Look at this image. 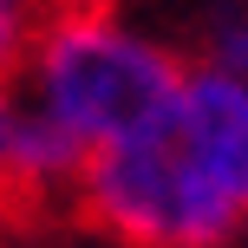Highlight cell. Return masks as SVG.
Returning <instances> with one entry per match:
<instances>
[{
  "mask_svg": "<svg viewBox=\"0 0 248 248\" xmlns=\"http://www.w3.org/2000/svg\"><path fill=\"white\" fill-rule=\"evenodd\" d=\"M65 209L124 248H229L248 235V85L189 59L170 105L78 170Z\"/></svg>",
  "mask_w": 248,
  "mask_h": 248,
  "instance_id": "obj_1",
  "label": "cell"
},
{
  "mask_svg": "<svg viewBox=\"0 0 248 248\" xmlns=\"http://www.w3.org/2000/svg\"><path fill=\"white\" fill-rule=\"evenodd\" d=\"M183 72L189 52L176 39L105 7V13H46L13 85L26 111L92 163L98 150H118L124 137L144 131L183 85Z\"/></svg>",
  "mask_w": 248,
  "mask_h": 248,
  "instance_id": "obj_2",
  "label": "cell"
},
{
  "mask_svg": "<svg viewBox=\"0 0 248 248\" xmlns=\"http://www.w3.org/2000/svg\"><path fill=\"white\" fill-rule=\"evenodd\" d=\"M78 170H85V157L26 111L20 85H0V216L52 209V202L65 209Z\"/></svg>",
  "mask_w": 248,
  "mask_h": 248,
  "instance_id": "obj_3",
  "label": "cell"
},
{
  "mask_svg": "<svg viewBox=\"0 0 248 248\" xmlns=\"http://www.w3.org/2000/svg\"><path fill=\"white\" fill-rule=\"evenodd\" d=\"M39 20H46V7H39V0H0V85H13V78H20L26 52H33Z\"/></svg>",
  "mask_w": 248,
  "mask_h": 248,
  "instance_id": "obj_4",
  "label": "cell"
},
{
  "mask_svg": "<svg viewBox=\"0 0 248 248\" xmlns=\"http://www.w3.org/2000/svg\"><path fill=\"white\" fill-rule=\"evenodd\" d=\"M196 59H209V65H222V72H235L242 85H248V7H222L209 20V33H202V52Z\"/></svg>",
  "mask_w": 248,
  "mask_h": 248,
  "instance_id": "obj_5",
  "label": "cell"
},
{
  "mask_svg": "<svg viewBox=\"0 0 248 248\" xmlns=\"http://www.w3.org/2000/svg\"><path fill=\"white\" fill-rule=\"evenodd\" d=\"M46 13H105V7H118V0H39Z\"/></svg>",
  "mask_w": 248,
  "mask_h": 248,
  "instance_id": "obj_6",
  "label": "cell"
},
{
  "mask_svg": "<svg viewBox=\"0 0 248 248\" xmlns=\"http://www.w3.org/2000/svg\"><path fill=\"white\" fill-rule=\"evenodd\" d=\"M222 7H248V0H222Z\"/></svg>",
  "mask_w": 248,
  "mask_h": 248,
  "instance_id": "obj_7",
  "label": "cell"
},
{
  "mask_svg": "<svg viewBox=\"0 0 248 248\" xmlns=\"http://www.w3.org/2000/svg\"><path fill=\"white\" fill-rule=\"evenodd\" d=\"M0 248H7V242H0Z\"/></svg>",
  "mask_w": 248,
  "mask_h": 248,
  "instance_id": "obj_8",
  "label": "cell"
}]
</instances>
